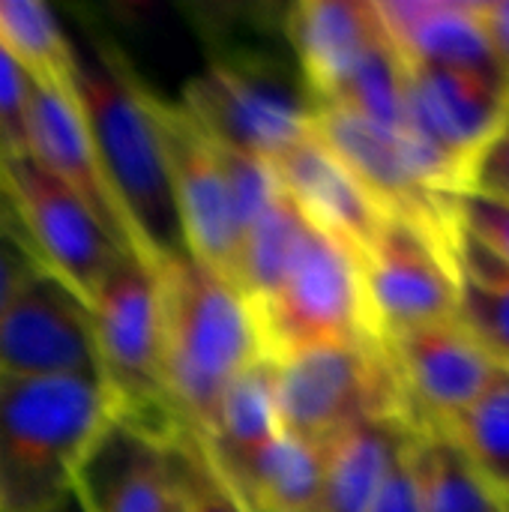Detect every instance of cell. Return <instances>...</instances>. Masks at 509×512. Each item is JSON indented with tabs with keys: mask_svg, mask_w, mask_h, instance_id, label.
<instances>
[{
	"mask_svg": "<svg viewBox=\"0 0 509 512\" xmlns=\"http://www.w3.org/2000/svg\"><path fill=\"white\" fill-rule=\"evenodd\" d=\"M78 51L75 99L129 225L135 255L153 270L186 255L168 174V153L153 96L129 60L108 42H84Z\"/></svg>",
	"mask_w": 509,
	"mask_h": 512,
	"instance_id": "obj_1",
	"label": "cell"
},
{
	"mask_svg": "<svg viewBox=\"0 0 509 512\" xmlns=\"http://www.w3.org/2000/svg\"><path fill=\"white\" fill-rule=\"evenodd\" d=\"M156 282L165 399L180 429L201 435L228 384L261 360L255 321L240 291L192 255L159 264Z\"/></svg>",
	"mask_w": 509,
	"mask_h": 512,
	"instance_id": "obj_2",
	"label": "cell"
},
{
	"mask_svg": "<svg viewBox=\"0 0 509 512\" xmlns=\"http://www.w3.org/2000/svg\"><path fill=\"white\" fill-rule=\"evenodd\" d=\"M117 417L96 378L0 375V512H51Z\"/></svg>",
	"mask_w": 509,
	"mask_h": 512,
	"instance_id": "obj_3",
	"label": "cell"
},
{
	"mask_svg": "<svg viewBox=\"0 0 509 512\" xmlns=\"http://www.w3.org/2000/svg\"><path fill=\"white\" fill-rule=\"evenodd\" d=\"M90 321L99 354V378L120 420L168 441L180 423L165 399L162 381V309L156 270L126 258L90 297Z\"/></svg>",
	"mask_w": 509,
	"mask_h": 512,
	"instance_id": "obj_4",
	"label": "cell"
},
{
	"mask_svg": "<svg viewBox=\"0 0 509 512\" xmlns=\"http://www.w3.org/2000/svg\"><path fill=\"white\" fill-rule=\"evenodd\" d=\"M282 432L327 447L375 417H405V399L384 342L321 345L273 363Z\"/></svg>",
	"mask_w": 509,
	"mask_h": 512,
	"instance_id": "obj_5",
	"label": "cell"
},
{
	"mask_svg": "<svg viewBox=\"0 0 509 512\" xmlns=\"http://www.w3.org/2000/svg\"><path fill=\"white\" fill-rule=\"evenodd\" d=\"M249 312L261 357L270 363L321 345L375 339L360 261L318 228L306 234L276 291Z\"/></svg>",
	"mask_w": 509,
	"mask_h": 512,
	"instance_id": "obj_6",
	"label": "cell"
},
{
	"mask_svg": "<svg viewBox=\"0 0 509 512\" xmlns=\"http://www.w3.org/2000/svg\"><path fill=\"white\" fill-rule=\"evenodd\" d=\"M0 186L42 270L84 303L129 255L105 225L30 156L0 159Z\"/></svg>",
	"mask_w": 509,
	"mask_h": 512,
	"instance_id": "obj_7",
	"label": "cell"
},
{
	"mask_svg": "<svg viewBox=\"0 0 509 512\" xmlns=\"http://www.w3.org/2000/svg\"><path fill=\"white\" fill-rule=\"evenodd\" d=\"M177 102L210 141L267 162L312 129V102L294 96L264 60H216Z\"/></svg>",
	"mask_w": 509,
	"mask_h": 512,
	"instance_id": "obj_8",
	"label": "cell"
},
{
	"mask_svg": "<svg viewBox=\"0 0 509 512\" xmlns=\"http://www.w3.org/2000/svg\"><path fill=\"white\" fill-rule=\"evenodd\" d=\"M450 243L408 219H384L360 258L363 297L375 339L387 342L456 318Z\"/></svg>",
	"mask_w": 509,
	"mask_h": 512,
	"instance_id": "obj_9",
	"label": "cell"
},
{
	"mask_svg": "<svg viewBox=\"0 0 509 512\" xmlns=\"http://www.w3.org/2000/svg\"><path fill=\"white\" fill-rule=\"evenodd\" d=\"M156 111L186 255L234 285L243 231L231 204L216 144L192 123L180 102L159 99Z\"/></svg>",
	"mask_w": 509,
	"mask_h": 512,
	"instance_id": "obj_10",
	"label": "cell"
},
{
	"mask_svg": "<svg viewBox=\"0 0 509 512\" xmlns=\"http://www.w3.org/2000/svg\"><path fill=\"white\" fill-rule=\"evenodd\" d=\"M0 375L102 381L90 306L45 270L0 321Z\"/></svg>",
	"mask_w": 509,
	"mask_h": 512,
	"instance_id": "obj_11",
	"label": "cell"
},
{
	"mask_svg": "<svg viewBox=\"0 0 509 512\" xmlns=\"http://www.w3.org/2000/svg\"><path fill=\"white\" fill-rule=\"evenodd\" d=\"M408 72V132L450 159L468 186L480 150L509 120V78L501 69H432Z\"/></svg>",
	"mask_w": 509,
	"mask_h": 512,
	"instance_id": "obj_12",
	"label": "cell"
},
{
	"mask_svg": "<svg viewBox=\"0 0 509 512\" xmlns=\"http://www.w3.org/2000/svg\"><path fill=\"white\" fill-rule=\"evenodd\" d=\"M411 426H447L474 408L501 366L453 318L384 342Z\"/></svg>",
	"mask_w": 509,
	"mask_h": 512,
	"instance_id": "obj_13",
	"label": "cell"
},
{
	"mask_svg": "<svg viewBox=\"0 0 509 512\" xmlns=\"http://www.w3.org/2000/svg\"><path fill=\"white\" fill-rule=\"evenodd\" d=\"M72 495L84 512H183L177 438L114 417L81 462Z\"/></svg>",
	"mask_w": 509,
	"mask_h": 512,
	"instance_id": "obj_14",
	"label": "cell"
},
{
	"mask_svg": "<svg viewBox=\"0 0 509 512\" xmlns=\"http://www.w3.org/2000/svg\"><path fill=\"white\" fill-rule=\"evenodd\" d=\"M273 171L282 192L309 219V225L345 246L360 261L381 231L387 213L315 135V129L282 150L273 159Z\"/></svg>",
	"mask_w": 509,
	"mask_h": 512,
	"instance_id": "obj_15",
	"label": "cell"
},
{
	"mask_svg": "<svg viewBox=\"0 0 509 512\" xmlns=\"http://www.w3.org/2000/svg\"><path fill=\"white\" fill-rule=\"evenodd\" d=\"M24 156L39 162L57 183H63L105 225V231L129 255H135L129 225H126L120 204L114 198V189L102 171L99 153L93 147V138L87 132V123H84V114H81L75 96L42 90V87L33 90Z\"/></svg>",
	"mask_w": 509,
	"mask_h": 512,
	"instance_id": "obj_16",
	"label": "cell"
},
{
	"mask_svg": "<svg viewBox=\"0 0 509 512\" xmlns=\"http://www.w3.org/2000/svg\"><path fill=\"white\" fill-rule=\"evenodd\" d=\"M288 39L315 108L327 105L387 42V30L375 0H303L288 12Z\"/></svg>",
	"mask_w": 509,
	"mask_h": 512,
	"instance_id": "obj_17",
	"label": "cell"
},
{
	"mask_svg": "<svg viewBox=\"0 0 509 512\" xmlns=\"http://www.w3.org/2000/svg\"><path fill=\"white\" fill-rule=\"evenodd\" d=\"M375 6L405 66L501 69L486 42L477 0H375Z\"/></svg>",
	"mask_w": 509,
	"mask_h": 512,
	"instance_id": "obj_18",
	"label": "cell"
},
{
	"mask_svg": "<svg viewBox=\"0 0 509 512\" xmlns=\"http://www.w3.org/2000/svg\"><path fill=\"white\" fill-rule=\"evenodd\" d=\"M282 435L276 402V369L270 360L246 366L216 402V411L201 435H195L210 462L231 474Z\"/></svg>",
	"mask_w": 509,
	"mask_h": 512,
	"instance_id": "obj_19",
	"label": "cell"
},
{
	"mask_svg": "<svg viewBox=\"0 0 509 512\" xmlns=\"http://www.w3.org/2000/svg\"><path fill=\"white\" fill-rule=\"evenodd\" d=\"M222 477L249 512H321L327 447L282 432L246 465Z\"/></svg>",
	"mask_w": 509,
	"mask_h": 512,
	"instance_id": "obj_20",
	"label": "cell"
},
{
	"mask_svg": "<svg viewBox=\"0 0 509 512\" xmlns=\"http://www.w3.org/2000/svg\"><path fill=\"white\" fill-rule=\"evenodd\" d=\"M411 438L405 417L366 420L327 444L321 512H366Z\"/></svg>",
	"mask_w": 509,
	"mask_h": 512,
	"instance_id": "obj_21",
	"label": "cell"
},
{
	"mask_svg": "<svg viewBox=\"0 0 509 512\" xmlns=\"http://www.w3.org/2000/svg\"><path fill=\"white\" fill-rule=\"evenodd\" d=\"M450 267L456 282V321L495 366L509 369V264L456 225Z\"/></svg>",
	"mask_w": 509,
	"mask_h": 512,
	"instance_id": "obj_22",
	"label": "cell"
},
{
	"mask_svg": "<svg viewBox=\"0 0 509 512\" xmlns=\"http://www.w3.org/2000/svg\"><path fill=\"white\" fill-rule=\"evenodd\" d=\"M0 48L36 87L75 96L78 51L54 9L45 3L0 0Z\"/></svg>",
	"mask_w": 509,
	"mask_h": 512,
	"instance_id": "obj_23",
	"label": "cell"
},
{
	"mask_svg": "<svg viewBox=\"0 0 509 512\" xmlns=\"http://www.w3.org/2000/svg\"><path fill=\"white\" fill-rule=\"evenodd\" d=\"M411 471L423 512H507L441 426H411Z\"/></svg>",
	"mask_w": 509,
	"mask_h": 512,
	"instance_id": "obj_24",
	"label": "cell"
},
{
	"mask_svg": "<svg viewBox=\"0 0 509 512\" xmlns=\"http://www.w3.org/2000/svg\"><path fill=\"white\" fill-rule=\"evenodd\" d=\"M441 429L509 512V369H498L483 399Z\"/></svg>",
	"mask_w": 509,
	"mask_h": 512,
	"instance_id": "obj_25",
	"label": "cell"
},
{
	"mask_svg": "<svg viewBox=\"0 0 509 512\" xmlns=\"http://www.w3.org/2000/svg\"><path fill=\"white\" fill-rule=\"evenodd\" d=\"M216 153H219V162H222V174H225V183H228V192H231V204H234L240 231L246 234V228L255 219H261L273 207V201L282 195L279 177L273 171V162H267L261 156L231 150V147H222V144H216Z\"/></svg>",
	"mask_w": 509,
	"mask_h": 512,
	"instance_id": "obj_26",
	"label": "cell"
},
{
	"mask_svg": "<svg viewBox=\"0 0 509 512\" xmlns=\"http://www.w3.org/2000/svg\"><path fill=\"white\" fill-rule=\"evenodd\" d=\"M177 468L183 512H249L192 432H180L177 438Z\"/></svg>",
	"mask_w": 509,
	"mask_h": 512,
	"instance_id": "obj_27",
	"label": "cell"
},
{
	"mask_svg": "<svg viewBox=\"0 0 509 512\" xmlns=\"http://www.w3.org/2000/svg\"><path fill=\"white\" fill-rule=\"evenodd\" d=\"M42 273L39 258L33 255L24 228L0 186V321L18 294Z\"/></svg>",
	"mask_w": 509,
	"mask_h": 512,
	"instance_id": "obj_28",
	"label": "cell"
},
{
	"mask_svg": "<svg viewBox=\"0 0 509 512\" xmlns=\"http://www.w3.org/2000/svg\"><path fill=\"white\" fill-rule=\"evenodd\" d=\"M36 84L0 48V159L27 153V126Z\"/></svg>",
	"mask_w": 509,
	"mask_h": 512,
	"instance_id": "obj_29",
	"label": "cell"
},
{
	"mask_svg": "<svg viewBox=\"0 0 509 512\" xmlns=\"http://www.w3.org/2000/svg\"><path fill=\"white\" fill-rule=\"evenodd\" d=\"M456 225L509 264V204L462 192L456 201Z\"/></svg>",
	"mask_w": 509,
	"mask_h": 512,
	"instance_id": "obj_30",
	"label": "cell"
},
{
	"mask_svg": "<svg viewBox=\"0 0 509 512\" xmlns=\"http://www.w3.org/2000/svg\"><path fill=\"white\" fill-rule=\"evenodd\" d=\"M465 192L509 204V120L474 159Z\"/></svg>",
	"mask_w": 509,
	"mask_h": 512,
	"instance_id": "obj_31",
	"label": "cell"
},
{
	"mask_svg": "<svg viewBox=\"0 0 509 512\" xmlns=\"http://www.w3.org/2000/svg\"><path fill=\"white\" fill-rule=\"evenodd\" d=\"M408 444H411V438H408ZM408 444H405L402 456L396 459V465L390 468L387 480L381 483L375 501L369 504L366 512H423L420 510V498H417V486H414Z\"/></svg>",
	"mask_w": 509,
	"mask_h": 512,
	"instance_id": "obj_32",
	"label": "cell"
},
{
	"mask_svg": "<svg viewBox=\"0 0 509 512\" xmlns=\"http://www.w3.org/2000/svg\"><path fill=\"white\" fill-rule=\"evenodd\" d=\"M477 12L486 42L509 78V0H477Z\"/></svg>",
	"mask_w": 509,
	"mask_h": 512,
	"instance_id": "obj_33",
	"label": "cell"
},
{
	"mask_svg": "<svg viewBox=\"0 0 509 512\" xmlns=\"http://www.w3.org/2000/svg\"><path fill=\"white\" fill-rule=\"evenodd\" d=\"M51 512H84V510H81V504L75 501V495H69V498H66V501H63L60 507H54Z\"/></svg>",
	"mask_w": 509,
	"mask_h": 512,
	"instance_id": "obj_34",
	"label": "cell"
}]
</instances>
